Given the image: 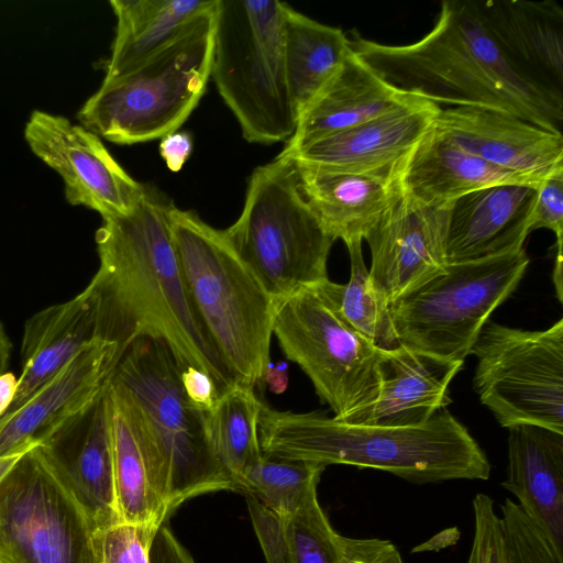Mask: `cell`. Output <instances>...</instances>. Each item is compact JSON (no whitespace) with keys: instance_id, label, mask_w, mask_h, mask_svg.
I'll use <instances>...</instances> for the list:
<instances>
[{"instance_id":"obj_1","label":"cell","mask_w":563,"mask_h":563,"mask_svg":"<svg viewBox=\"0 0 563 563\" xmlns=\"http://www.w3.org/2000/svg\"><path fill=\"white\" fill-rule=\"evenodd\" d=\"M173 207L145 186L128 213L102 218L96 232L100 264L87 286L96 302L98 338L115 345L118 360L140 338L163 340L183 369L208 375L221 397L236 383L187 292L172 233Z\"/></svg>"},{"instance_id":"obj_2","label":"cell","mask_w":563,"mask_h":563,"mask_svg":"<svg viewBox=\"0 0 563 563\" xmlns=\"http://www.w3.org/2000/svg\"><path fill=\"white\" fill-rule=\"evenodd\" d=\"M351 48L397 89L435 104L479 107L563 134V101L507 60L476 0H444L433 29L417 42L389 45L354 33Z\"/></svg>"},{"instance_id":"obj_3","label":"cell","mask_w":563,"mask_h":563,"mask_svg":"<svg viewBox=\"0 0 563 563\" xmlns=\"http://www.w3.org/2000/svg\"><path fill=\"white\" fill-rule=\"evenodd\" d=\"M258 438L268 456L382 470L415 484L487 479L490 463L453 415L443 409L417 427L347 423L321 412L262 405Z\"/></svg>"},{"instance_id":"obj_4","label":"cell","mask_w":563,"mask_h":563,"mask_svg":"<svg viewBox=\"0 0 563 563\" xmlns=\"http://www.w3.org/2000/svg\"><path fill=\"white\" fill-rule=\"evenodd\" d=\"M181 369L163 340L144 336L126 347L108 378L132 406L168 515L195 496L238 489L212 448L209 411L195 406L184 391Z\"/></svg>"},{"instance_id":"obj_5","label":"cell","mask_w":563,"mask_h":563,"mask_svg":"<svg viewBox=\"0 0 563 563\" xmlns=\"http://www.w3.org/2000/svg\"><path fill=\"white\" fill-rule=\"evenodd\" d=\"M170 221L196 313L236 385L254 388L263 383L271 362L277 301L240 258L223 230L176 206Z\"/></svg>"},{"instance_id":"obj_6","label":"cell","mask_w":563,"mask_h":563,"mask_svg":"<svg viewBox=\"0 0 563 563\" xmlns=\"http://www.w3.org/2000/svg\"><path fill=\"white\" fill-rule=\"evenodd\" d=\"M218 0L130 71L102 80L78 120L112 143L131 145L176 132L206 92Z\"/></svg>"},{"instance_id":"obj_7","label":"cell","mask_w":563,"mask_h":563,"mask_svg":"<svg viewBox=\"0 0 563 563\" xmlns=\"http://www.w3.org/2000/svg\"><path fill=\"white\" fill-rule=\"evenodd\" d=\"M278 0H218L211 75L250 143L288 141L297 125Z\"/></svg>"},{"instance_id":"obj_8","label":"cell","mask_w":563,"mask_h":563,"mask_svg":"<svg viewBox=\"0 0 563 563\" xmlns=\"http://www.w3.org/2000/svg\"><path fill=\"white\" fill-rule=\"evenodd\" d=\"M223 233L276 301L328 279L335 240L306 200L287 157L254 169L241 214Z\"/></svg>"},{"instance_id":"obj_9","label":"cell","mask_w":563,"mask_h":563,"mask_svg":"<svg viewBox=\"0 0 563 563\" xmlns=\"http://www.w3.org/2000/svg\"><path fill=\"white\" fill-rule=\"evenodd\" d=\"M528 265L525 247L498 256L448 263L443 272L389 303L400 344L463 362L489 316L518 287Z\"/></svg>"},{"instance_id":"obj_10","label":"cell","mask_w":563,"mask_h":563,"mask_svg":"<svg viewBox=\"0 0 563 563\" xmlns=\"http://www.w3.org/2000/svg\"><path fill=\"white\" fill-rule=\"evenodd\" d=\"M470 354L475 391L501 427L563 433V319L536 331L488 320Z\"/></svg>"},{"instance_id":"obj_11","label":"cell","mask_w":563,"mask_h":563,"mask_svg":"<svg viewBox=\"0 0 563 563\" xmlns=\"http://www.w3.org/2000/svg\"><path fill=\"white\" fill-rule=\"evenodd\" d=\"M273 335L335 419L376 398L383 350L343 322L316 286L277 301Z\"/></svg>"},{"instance_id":"obj_12","label":"cell","mask_w":563,"mask_h":563,"mask_svg":"<svg viewBox=\"0 0 563 563\" xmlns=\"http://www.w3.org/2000/svg\"><path fill=\"white\" fill-rule=\"evenodd\" d=\"M95 532L38 444L0 482V563H99Z\"/></svg>"},{"instance_id":"obj_13","label":"cell","mask_w":563,"mask_h":563,"mask_svg":"<svg viewBox=\"0 0 563 563\" xmlns=\"http://www.w3.org/2000/svg\"><path fill=\"white\" fill-rule=\"evenodd\" d=\"M24 136L31 151L62 177L70 205L85 206L101 218L121 216L145 191L146 185L123 169L97 134L65 117L35 110Z\"/></svg>"},{"instance_id":"obj_14","label":"cell","mask_w":563,"mask_h":563,"mask_svg":"<svg viewBox=\"0 0 563 563\" xmlns=\"http://www.w3.org/2000/svg\"><path fill=\"white\" fill-rule=\"evenodd\" d=\"M38 448L96 530L121 521L114 482L108 380L92 400L56 424L40 441Z\"/></svg>"},{"instance_id":"obj_15","label":"cell","mask_w":563,"mask_h":563,"mask_svg":"<svg viewBox=\"0 0 563 563\" xmlns=\"http://www.w3.org/2000/svg\"><path fill=\"white\" fill-rule=\"evenodd\" d=\"M450 206H427L401 194L365 235L372 283L388 303L444 271Z\"/></svg>"},{"instance_id":"obj_16","label":"cell","mask_w":563,"mask_h":563,"mask_svg":"<svg viewBox=\"0 0 563 563\" xmlns=\"http://www.w3.org/2000/svg\"><path fill=\"white\" fill-rule=\"evenodd\" d=\"M440 110L416 96L380 117L278 155L335 170L397 175Z\"/></svg>"},{"instance_id":"obj_17","label":"cell","mask_w":563,"mask_h":563,"mask_svg":"<svg viewBox=\"0 0 563 563\" xmlns=\"http://www.w3.org/2000/svg\"><path fill=\"white\" fill-rule=\"evenodd\" d=\"M433 125L465 152L532 184L563 167V134L479 107L441 108Z\"/></svg>"},{"instance_id":"obj_18","label":"cell","mask_w":563,"mask_h":563,"mask_svg":"<svg viewBox=\"0 0 563 563\" xmlns=\"http://www.w3.org/2000/svg\"><path fill=\"white\" fill-rule=\"evenodd\" d=\"M483 21L511 66L563 101V9L554 0H476Z\"/></svg>"},{"instance_id":"obj_19","label":"cell","mask_w":563,"mask_h":563,"mask_svg":"<svg viewBox=\"0 0 563 563\" xmlns=\"http://www.w3.org/2000/svg\"><path fill=\"white\" fill-rule=\"evenodd\" d=\"M118 361L114 344L97 340L77 353L16 410L0 418V457L31 449L100 391Z\"/></svg>"},{"instance_id":"obj_20","label":"cell","mask_w":563,"mask_h":563,"mask_svg":"<svg viewBox=\"0 0 563 563\" xmlns=\"http://www.w3.org/2000/svg\"><path fill=\"white\" fill-rule=\"evenodd\" d=\"M463 362L440 358L404 345L383 351L376 398L343 419L347 423L417 427L450 402L449 386Z\"/></svg>"},{"instance_id":"obj_21","label":"cell","mask_w":563,"mask_h":563,"mask_svg":"<svg viewBox=\"0 0 563 563\" xmlns=\"http://www.w3.org/2000/svg\"><path fill=\"white\" fill-rule=\"evenodd\" d=\"M538 187L504 184L466 194L450 206L448 263L476 261L523 249Z\"/></svg>"},{"instance_id":"obj_22","label":"cell","mask_w":563,"mask_h":563,"mask_svg":"<svg viewBox=\"0 0 563 563\" xmlns=\"http://www.w3.org/2000/svg\"><path fill=\"white\" fill-rule=\"evenodd\" d=\"M413 97L383 79L355 52L300 112L296 130L279 154L380 117Z\"/></svg>"},{"instance_id":"obj_23","label":"cell","mask_w":563,"mask_h":563,"mask_svg":"<svg viewBox=\"0 0 563 563\" xmlns=\"http://www.w3.org/2000/svg\"><path fill=\"white\" fill-rule=\"evenodd\" d=\"M292 162L301 192L323 229L345 245L363 241L401 197L399 174L351 173Z\"/></svg>"},{"instance_id":"obj_24","label":"cell","mask_w":563,"mask_h":563,"mask_svg":"<svg viewBox=\"0 0 563 563\" xmlns=\"http://www.w3.org/2000/svg\"><path fill=\"white\" fill-rule=\"evenodd\" d=\"M507 476L501 486L563 558V433L533 424L508 428Z\"/></svg>"},{"instance_id":"obj_25","label":"cell","mask_w":563,"mask_h":563,"mask_svg":"<svg viewBox=\"0 0 563 563\" xmlns=\"http://www.w3.org/2000/svg\"><path fill=\"white\" fill-rule=\"evenodd\" d=\"M97 340L96 302L88 287L68 301L33 314L24 325L22 369L5 415L16 410L77 353Z\"/></svg>"},{"instance_id":"obj_26","label":"cell","mask_w":563,"mask_h":563,"mask_svg":"<svg viewBox=\"0 0 563 563\" xmlns=\"http://www.w3.org/2000/svg\"><path fill=\"white\" fill-rule=\"evenodd\" d=\"M398 179L404 196L427 206L450 205L466 194L495 185L537 186L465 152L434 125L406 158Z\"/></svg>"},{"instance_id":"obj_27","label":"cell","mask_w":563,"mask_h":563,"mask_svg":"<svg viewBox=\"0 0 563 563\" xmlns=\"http://www.w3.org/2000/svg\"><path fill=\"white\" fill-rule=\"evenodd\" d=\"M117 501L123 522L161 527L167 510L157 495L153 459L125 394L110 383Z\"/></svg>"},{"instance_id":"obj_28","label":"cell","mask_w":563,"mask_h":563,"mask_svg":"<svg viewBox=\"0 0 563 563\" xmlns=\"http://www.w3.org/2000/svg\"><path fill=\"white\" fill-rule=\"evenodd\" d=\"M216 0H111L115 37L104 79L121 76L166 45Z\"/></svg>"},{"instance_id":"obj_29","label":"cell","mask_w":563,"mask_h":563,"mask_svg":"<svg viewBox=\"0 0 563 563\" xmlns=\"http://www.w3.org/2000/svg\"><path fill=\"white\" fill-rule=\"evenodd\" d=\"M351 51L342 29L320 23L288 7L284 24L287 81L298 118Z\"/></svg>"},{"instance_id":"obj_30","label":"cell","mask_w":563,"mask_h":563,"mask_svg":"<svg viewBox=\"0 0 563 563\" xmlns=\"http://www.w3.org/2000/svg\"><path fill=\"white\" fill-rule=\"evenodd\" d=\"M350 255V279L336 284L329 278L317 289L335 314L372 344L383 351L400 346L387 300L375 289L365 265L362 241L346 244Z\"/></svg>"},{"instance_id":"obj_31","label":"cell","mask_w":563,"mask_h":563,"mask_svg":"<svg viewBox=\"0 0 563 563\" xmlns=\"http://www.w3.org/2000/svg\"><path fill=\"white\" fill-rule=\"evenodd\" d=\"M263 402L253 387L235 385L209 411L208 428L214 453L234 479L262 456L258 422Z\"/></svg>"},{"instance_id":"obj_32","label":"cell","mask_w":563,"mask_h":563,"mask_svg":"<svg viewBox=\"0 0 563 563\" xmlns=\"http://www.w3.org/2000/svg\"><path fill=\"white\" fill-rule=\"evenodd\" d=\"M325 465L262 454L241 477L239 489L253 495L283 518L292 515L317 487Z\"/></svg>"},{"instance_id":"obj_33","label":"cell","mask_w":563,"mask_h":563,"mask_svg":"<svg viewBox=\"0 0 563 563\" xmlns=\"http://www.w3.org/2000/svg\"><path fill=\"white\" fill-rule=\"evenodd\" d=\"M285 519L287 563H341L340 536L319 505L317 487Z\"/></svg>"},{"instance_id":"obj_34","label":"cell","mask_w":563,"mask_h":563,"mask_svg":"<svg viewBox=\"0 0 563 563\" xmlns=\"http://www.w3.org/2000/svg\"><path fill=\"white\" fill-rule=\"evenodd\" d=\"M158 528L120 521L96 530L99 563H151V547Z\"/></svg>"},{"instance_id":"obj_35","label":"cell","mask_w":563,"mask_h":563,"mask_svg":"<svg viewBox=\"0 0 563 563\" xmlns=\"http://www.w3.org/2000/svg\"><path fill=\"white\" fill-rule=\"evenodd\" d=\"M473 510L475 529L467 563H508L504 529L493 499L477 494Z\"/></svg>"},{"instance_id":"obj_36","label":"cell","mask_w":563,"mask_h":563,"mask_svg":"<svg viewBox=\"0 0 563 563\" xmlns=\"http://www.w3.org/2000/svg\"><path fill=\"white\" fill-rule=\"evenodd\" d=\"M548 229L556 236L555 245L563 244V167L553 172L538 187L529 233Z\"/></svg>"},{"instance_id":"obj_37","label":"cell","mask_w":563,"mask_h":563,"mask_svg":"<svg viewBox=\"0 0 563 563\" xmlns=\"http://www.w3.org/2000/svg\"><path fill=\"white\" fill-rule=\"evenodd\" d=\"M246 504L267 563H287L285 519L246 493Z\"/></svg>"},{"instance_id":"obj_38","label":"cell","mask_w":563,"mask_h":563,"mask_svg":"<svg viewBox=\"0 0 563 563\" xmlns=\"http://www.w3.org/2000/svg\"><path fill=\"white\" fill-rule=\"evenodd\" d=\"M340 543L341 563H404L399 551L388 540L340 536Z\"/></svg>"},{"instance_id":"obj_39","label":"cell","mask_w":563,"mask_h":563,"mask_svg":"<svg viewBox=\"0 0 563 563\" xmlns=\"http://www.w3.org/2000/svg\"><path fill=\"white\" fill-rule=\"evenodd\" d=\"M181 385L187 398L205 411H210L219 399L212 379L195 367H187L180 373Z\"/></svg>"},{"instance_id":"obj_40","label":"cell","mask_w":563,"mask_h":563,"mask_svg":"<svg viewBox=\"0 0 563 563\" xmlns=\"http://www.w3.org/2000/svg\"><path fill=\"white\" fill-rule=\"evenodd\" d=\"M150 559L151 563H195L187 550L164 525L155 533Z\"/></svg>"},{"instance_id":"obj_41","label":"cell","mask_w":563,"mask_h":563,"mask_svg":"<svg viewBox=\"0 0 563 563\" xmlns=\"http://www.w3.org/2000/svg\"><path fill=\"white\" fill-rule=\"evenodd\" d=\"M192 141L187 132H174L162 137L159 154L172 172H178L191 154Z\"/></svg>"},{"instance_id":"obj_42","label":"cell","mask_w":563,"mask_h":563,"mask_svg":"<svg viewBox=\"0 0 563 563\" xmlns=\"http://www.w3.org/2000/svg\"><path fill=\"white\" fill-rule=\"evenodd\" d=\"M287 369L288 366L285 362L277 364L269 362L263 376V383H266L273 393H283L288 383Z\"/></svg>"},{"instance_id":"obj_43","label":"cell","mask_w":563,"mask_h":563,"mask_svg":"<svg viewBox=\"0 0 563 563\" xmlns=\"http://www.w3.org/2000/svg\"><path fill=\"white\" fill-rule=\"evenodd\" d=\"M18 388V378L5 372L0 375V418H2L11 406Z\"/></svg>"},{"instance_id":"obj_44","label":"cell","mask_w":563,"mask_h":563,"mask_svg":"<svg viewBox=\"0 0 563 563\" xmlns=\"http://www.w3.org/2000/svg\"><path fill=\"white\" fill-rule=\"evenodd\" d=\"M11 343L7 336L4 328L0 322V375L5 373L10 358Z\"/></svg>"},{"instance_id":"obj_45","label":"cell","mask_w":563,"mask_h":563,"mask_svg":"<svg viewBox=\"0 0 563 563\" xmlns=\"http://www.w3.org/2000/svg\"><path fill=\"white\" fill-rule=\"evenodd\" d=\"M31 449L19 451V452H15V453H12V454H9V455H4V456L0 457V482L13 468V466L23 456V454H25Z\"/></svg>"}]
</instances>
